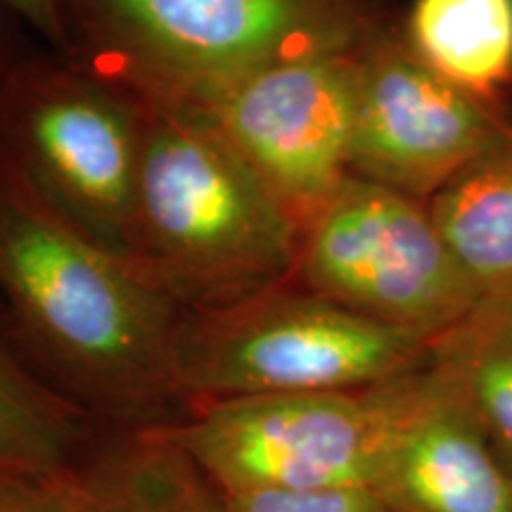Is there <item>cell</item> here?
<instances>
[{
  "mask_svg": "<svg viewBox=\"0 0 512 512\" xmlns=\"http://www.w3.org/2000/svg\"><path fill=\"white\" fill-rule=\"evenodd\" d=\"M0 309L36 368L81 411L166 422L183 309L131 261L53 214L0 162ZM181 406V403H178Z\"/></svg>",
  "mask_w": 512,
  "mask_h": 512,
  "instance_id": "1",
  "label": "cell"
},
{
  "mask_svg": "<svg viewBox=\"0 0 512 512\" xmlns=\"http://www.w3.org/2000/svg\"><path fill=\"white\" fill-rule=\"evenodd\" d=\"M136 261L183 311L238 304L294 278L299 223L214 119L140 98Z\"/></svg>",
  "mask_w": 512,
  "mask_h": 512,
  "instance_id": "2",
  "label": "cell"
},
{
  "mask_svg": "<svg viewBox=\"0 0 512 512\" xmlns=\"http://www.w3.org/2000/svg\"><path fill=\"white\" fill-rule=\"evenodd\" d=\"M432 344L358 316L292 278L238 304L183 311L174 389L181 408L249 396L358 392L422 368Z\"/></svg>",
  "mask_w": 512,
  "mask_h": 512,
  "instance_id": "3",
  "label": "cell"
},
{
  "mask_svg": "<svg viewBox=\"0 0 512 512\" xmlns=\"http://www.w3.org/2000/svg\"><path fill=\"white\" fill-rule=\"evenodd\" d=\"M143 107L105 74L19 57L0 81V162L53 214L136 261Z\"/></svg>",
  "mask_w": 512,
  "mask_h": 512,
  "instance_id": "4",
  "label": "cell"
},
{
  "mask_svg": "<svg viewBox=\"0 0 512 512\" xmlns=\"http://www.w3.org/2000/svg\"><path fill=\"white\" fill-rule=\"evenodd\" d=\"M107 79L140 98L200 105L242 76L375 34L373 0H95Z\"/></svg>",
  "mask_w": 512,
  "mask_h": 512,
  "instance_id": "5",
  "label": "cell"
},
{
  "mask_svg": "<svg viewBox=\"0 0 512 512\" xmlns=\"http://www.w3.org/2000/svg\"><path fill=\"white\" fill-rule=\"evenodd\" d=\"M418 370L358 392L200 403L147 427L181 448L219 494L373 489Z\"/></svg>",
  "mask_w": 512,
  "mask_h": 512,
  "instance_id": "6",
  "label": "cell"
},
{
  "mask_svg": "<svg viewBox=\"0 0 512 512\" xmlns=\"http://www.w3.org/2000/svg\"><path fill=\"white\" fill-rule=\"evenodd\" d=\"M294 280L358 316L432 342L484 304L430 207L354 174L299 228Z\"/></svg>",
  "mask_w": 512,
  "mask_h": 512,
  "instance_id": "7",
  "label": "cell"
},
{
  "mask_svg": "<svg viewBox=\"0 0 512 512\" xmlns=\"http://www.w3.org/2000/svg\"><path fill=\"white\" fill-rule=\"evenodd\" d=\"M358 48L268 64L195 105L299 228L349 176Z\"/></svg>",
  "mask_w": 512,
  "mask_h": 512,
  "instance_id": "8",
  "label": "cell"
},
{
  "mask_svg": "<svg viewBox=\"0 0 512 512\" xmlns=\"http://www.w3.org/2000/svg\"><path fill=\"white\" fill-rule=\"evenodd\" d=\"M501 131L489 107L441 79L403 36L375 31L358 48L349 174L430 202Z\"/></svg>",
  "mask_w": 512,
  "mask_h": 512,
  "instance_id": "9",
  "label": "cell"
},
{
  "mask_svg": "<svg viewBox=\"0 0 512 512\" xmlns=\"http://www.w3.org/2000/svg\"><path fill=\"white\" fill-rule=\"evenodd\" d=\"M373 491L389 512H512V472L432 361L415 377Z\"/></svg>",
  "mask_w": 512,
  "mask_h": 512,
  "instance_id": "10",
  "label": "cell"
},
{
  "mask_svg": "<svg viewBox=\"0 0 512 512\" xmlns=\"http://www.w3.org/2000/svg\"><path fill=\"white\" fill-rule=\"evenodd\" d=\"M427 207L484 302L512 299V126Z\"/></svg>",
  "mask_w": 512,
  "mask_h": 512,
  "instance_id": "11",
  "label": "cell"
},
{
  "mask_svg": "<svg viewBox=\"0 0 512 512\" xmlns=\"http://www.w3.org/2000/svg\"><path fill=\"white\" fill-rule=\"evenodd\" d=\"M403 38L441 79L486 107L512 83V0H413Z\"/></svg>",
  "mask_w": 512,
  "mask_h": 512,
  "instance_id": "12",
  "label": "cell"
},
{
  "mask_svg": "<svg viewBox=\"0 0 512 512\" xmlns=\"http://www.w3.org/2000/svg\"><path fill=\"white\" fill-rule=\"evenodd\" d=\"M83 512H221V496L181 448L138 427L81 472Z\"/></svg>",
  "mask_w": 512,
  "mask_h": 512,
  "instance_id": "13",
  "label": "cell"
},
{
  "mask_svg": "<svg viewBox=\"0 0 512 512\" xmlns=\"http://www.w3.org/2000/svg\"><path fill=\"white\" fill-rule=\"evenodd\" d=\"M81 420V408L38 373L0 309V463L69 470Z\"/></svg>",
  "mask_w": 512,
  "mask_h": 512,
  "instance_id": "14",
  "label": "cell"
},
{
  "mask_svg": "<svg viewBox=\"0 0 512 512\" xmlns=\"http://www.w3.org/2000/svg\"><path fill=\"white\" fill-rule=\"evenodd\" d=\"M430 361L512 463V299L484 302L465 323L434 339Z\"/></svg>",
  "mask_w": 512,
  "mask_h": 512,
  "instance_id": "15",
  "label": "cell"
},
{
  "mask_svg": "<svg viewBox=\"0 0 512 512\" xmlns=\"http://www.w3.org/2000/svg\"><path fill=\"white\" fill-rule=\"evenodd\" d=\"M221 512H389L382 498L366 486L339 489H256L219 494Z\"/></svg>",
  "mask_w": 512,
  "mask_h": 512,
  "instance_id": "16",
  "label": "cell"
},
{
  "mask_svg": "<svg viewBox=\"0 0 512 512\" xmlns=\"http://www.w3.org/2000/svg\"><path fill=\"white\" fill-rule=\"evenodd\" d=\"M0 512H83L81 472L0 463Z\"/></svg>",
  "mask_w": 512,
  "mask_h": 512,
  "instance_id": "17",
  "label": "cell"
},
{
  "mask_svg": "<svg viewBox=\"0 0 512 512\" xmlns=\"http://www.w3.org/2000/svg\"><path fill=\"white\" fill-rule=\"evenodd\" d=\"M0 10L24 19L55 46H64V41H67L60 0H0Z\"/></svg>",
  "mask_w": 512,
  "mask_h": 512,
  "instance_id": "18",
  "label": "cell"
},
{
  "mask_svg": "<svg viewBox=\"0 0 512 512\" xmlns=\"http://www.w3.org/2000/svg\"><path fill=\"white\" fill-rule=\"evenodd\" d=\"M19 57L22 55H17L15 50L10 48V43L5 41V36L0 34V81H3V76L10 72V67L19 60Z\"/></svg>",
  "mask_w": 512,
  "mask_h": 512,
  "instance_id": "19",
  "label": "cell"
}]
</instances>
